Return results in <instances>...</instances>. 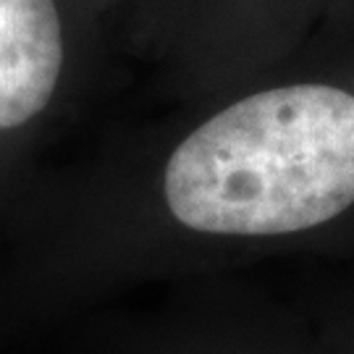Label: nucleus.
Returning a JSON list of instances; mask_svg holds the SVG:
<instances>
[{
	"mask_svg": "<svg viewBox=\"0 0 354 354\" xmlns=\"http://www.w3.org/2000/svg\"><path fill=\"white\" fill-rule=\"evenodd\" d=\"M168 210L221 236H279L354 205V95L328 84L266 89L207 118L168 158Z\"/></svg>",
	"mask_w": 354,
	"mask_h": 354,
	"instance_id": "obj_1",
	"label": "nucleus"
},
{
	"mask_svg": "<svg viewBox=\"0 0 354 354\" xmlns=\"http://www.w3.org/2000/svg\"><path fill=\"white\" fill-rule=\"evenodd\" d=\"M64 64L53 0H0V129H16L48 105Z\"/></svg>",
	"mask_w": 354,
	"mask_h": 354,
	"instance_id": "obj_2",
	"label": "nucleus"
}]
</instances>
